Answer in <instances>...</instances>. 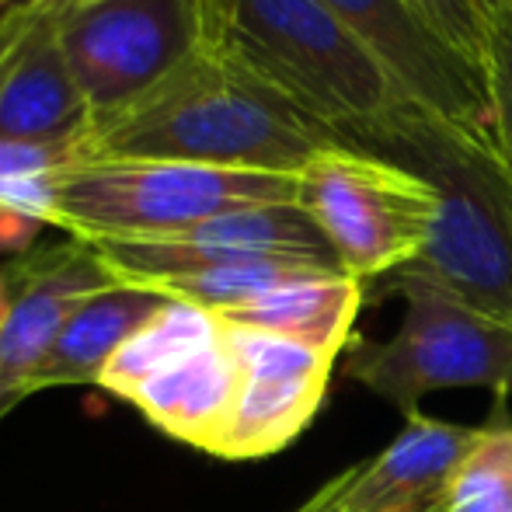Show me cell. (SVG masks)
<instances>
[{
    "label": "cell",
    "mask_w": 512,
    "mask_h": 512,
    "mask_svg": "<svg viewBox=\"0 0 512 512\" xmlns=\"http://www.w3.org/2000/svg\"><path fill=\"white\" fill-rule=\"evenodd\" d=\"M443 512H446V509H443Z\"/></svg>",
    "instance_id": "26"
},
{
    "label": "cell",
    "mask_w": 512,
    "mask_h": 512,
    "mask_svg": "<svg viewBox=\"0 0 512 512\" xmlns=\"http://www.w3.org/2000/svg\"><path fill=\"white\" fill-rule=\"evenodd\" d=\"M446 512H512V425H488L453 471Z\"/></svg>",
    "instance_id": "19"
},
{
    "label": "cell",
    "mask_w": 512,
    "mask_h": 512,
    "mask_svg": "<svg viewBox=\"0 0 512 512\" xmlns=\"http://www.w3.org/2000/svg\"><path fill=\"white\" fill-rule=\"evenodd\" d=\"M297 203L359 283L415 262L436 223V192L429 182L345 143L324 147L300 171Z\"/></svg>",
    "instance_id": "6"
},
{
    "label": "cell",
    "mask_w": 512,
    "mask_h": 512,
    "mask_svg": "<svg viewBox=\"0 0 512 512\" xmlns=\"http://www.w3.org/2000/svg\"><path fill=\"white\" fill-rule=\"evenodd\" d=\"M335 140L415 171L436 192L429 244L401 272L512 324V175L499 150L405 98Z\"/></svg>",
    "instance_id": "2"
},
{
    "label": "cell",
    "mask_w": 512,
    "mask_h": 512,
    "mask_svg": "<svg viewBox=\"0 0 512 512\" xmlns=\"http://www.w3.org/2000/svg\"><path fill=\"white\" fill-rule=\"evenodd\" d=\"M314 272H338V269H321V265L307 262H241V265H220V269L192 272L182 279H168V283L154 286L164 297L185 300L213 314H227L251 300L265 297V293L279 290V286L293 283V279L314 276Z\"/></svg>",
    "instance_id": "18"
},
{
    "label": "cell",
    "mask_w": 512,
    "mask_h": 512,
    "mask_svg": "<svg viewBox=\"0 0 512 512\" xmlns=\"http://www.w3.org/2000/svg\"><path fill=\"white\" fill-rule=\"evenodd\" d=\"M405 297V324L384 345L356 342L345 373L415 415L418 398L443 387H485L495 405L512 391V324L485 317L425 279L394 272Z\"/></svg>",
    "instance_id": "5"
},
{
    "label": "cell",
    "mask_w": 512,
    "mask_h": 512,
    "mask_svg": "<svg viewBox=\"0 0 512 512\" xmlns=\"http://www.w3.org/2000/svg\"><path fill=\"white\" fill-rule=\"evenodd\" d=\"M237 387H241V370H237V359L227 342V324H223L220 342L143 380L140 387L129 391L126 401H133L150 422L161 425L175 439L216 453V443L234 411Z\"/></svg>",
    "instance_id": "14"
},
{
    "label": "cell",
    "mask_w": 512,
    "mask_h": 512,
    "mask_svg": "<svg viewBox=\"0 0 512 512\" xmlns=\"http://www.w3.org/2000/svg\"><path fill=\"white\" fill-rule=\"evenodd\" d=\"M488 74L495 108V133H499V154L512 175V4L488 0L485 4V53H481Z\"/></svg>",
    "instance_id": "20"
},
{
    "label": "cell",
    "mask_w": 512,
    "mask_h": 512,
    "mask_svg": "<svg viewBox=\"0 0 512 512\" xmlns=\"http://www.w3.org/2000/svg\"><path fill=\"white\" fill-rule=\"evenodd\" d=\"M450 46L481 60L485 53V0H408Z\"/></svg>",
    "instance_id": "21"
},
{
    "label": "cell",
    "mask_w": 512,
    "mask_h": 512,
    "mask_svg": "<svg viewBox=\"0 0 512 512\" xmlns=\"http://www.w3.org/2000/svg\"><path fill=\"white\" fill-rule=\"evenodd\" d=\"M60 46L91 122L105 119L206 46L203 0H67Z\"/></svg>",
    "instance_id": "7"
},
{
    "label": "cell",
    "mask_w": 512,
    "mask_h": 512,
    "mask_svg": "<svg viewBox=\"0 0 512 512\" xmlns=\"http://www.w3.org/2000/svg\"><path fill=\"white\" fill-rule=\"evenodd\" d=\"M67 0L0 18V143H81L91 112L60 46Z\"/></svg>",
    "instance_id": "11"
},
{
    "label": "cell",
    "mask_w": 512,
    "mask_h": 512,
    "mask_svg": "<svg viewBox=\"0 0 512 512\" xmlns=\"http://www.w3.org/2000/svg\"><path fill=\"white\" fill-rule=\"evenodd\" d=\"M88 244H95L115 279L136 286H161L168 279L241 262H307L345 272L328 237L300 203L234 209L175 237Z\"/></svg>",
    "instance_id": "9"
},
{
    "label": "cell",
    "mask_w": 512,
    "mask_h": 512,
    "mask_svg": "<svg viewBox=\"0 0 512 512\" xmlns=\"http://www.w3.org/2000/svg\"><path fill=\"white\" fill-rule=\"evenodd\" d=\"M223 338V321L213 310H203L185 300H168L161 314H154L105 366L98 387L129 398L133 387L157 377L168 366L196 356Z\"/></svg>",
    "instance_id": "17"
},
{
    "label": "cell",
    "mask_w": 512,
    "mask_h": 512,
    "mask_svg": "<svg viewBox=\"0 0 512 512\" xmlns=\"http://www.w3.org/2000/svg\"><path fill=\"white\" fill-rule=\"evenodd\" d=\"M112 283V269L81 237L18 265L0 304V422L35 394V377L77 300Z\"/></svg>",
    "instance_id": "12"
},
{
    "label": "cell",
    "mask_w": 512,
    "mask_h": 512,
    "mask_svg": "<svg viewBox=\"0 0 512 512\" xmlns=\"http://www.w3.org/2000/svg\"><path fill=\"white\" fill-rule=\"evenodd\" d=\"M300 199V175L178 161H77L56 171L53 227L81 241H154L213 216Z\"/></svg>",
    "instance_id": "4"
},
{
    "label": "cell",
    "mask_w": 512,
    "mask_h": 512,
    "mask_svg": "<svg viewBox=\"0 0 512 512\" xmlns=\"http://www.w3.org/2000/svg\"><path fill=\"white\" fill-rule=\"evenodd\" d=\"M478 432L415 411L384 453L338 474L335 512H443L453 471Z\"/></svg>",
    "instance_id": "13"
},
{
    "label": "cell",
    "mask_w": 512,
    "mask_h": 512,
    "mask_svg": "<svg viewBox=\"0 0 512 512\" xmlns=\"http://www.w3.org/2000/svg\"><path fill=\"white\" fill-rule=\"evenodd\" d=\"M206 46L331 133L401 102L373 53L324 0H203Z\"/></svg>",
    "instance_id": "3"
},
{
    "label": "cell",
    "mask_w": 512,
    "mask_h": 512,
    "mask_svg": "<svg viewBox=\"0 0 512 512\" xmlns=\"http://www.w3.org/2000/svg\"><path fill=\"white\" fill-rule=\"evenodd\" d=\"M81 161L77 143H0V182L21 175H49Z\"/></svg>",
    "instance_id": "22"
},
{
    "label": "cell",
    "mask_w": 512,
    "mask_h": 512,
    "mask_svg": "<svg viewBox=\"0 0 512 512\" xmlns=\"http://www.w3.org/2000/svg\"><path fill=\"white\" fill-rule=\"evenodd\" d=\"M227 342L241 370V387L213 457L258 460L279 453L317 415L335 356L293 338L234 324H227Z\"/></svg>",
    "instance_id": "10"
},
{
    "label": "cell",
    "mask_w": 512,
    "mask_h": 512,
    "mask_svg": "<svg viewBox=\"0 0 512 512\" xmlns=\"http://www.w3.org/2000/svg\"><path fill=\"white\" fill-rule=\"evenodd\" d=\"M485 4H488V0H485ZM506 4H512V0H506Z\"/></svg>",
    "instance_id": "25"
},
{
    "label": "cell",
    "mask_w": 512,
    "mask_h": 512,
    "mask_svg": "<svg viewBox=\"0 0 512 512\" xmlns=\"http://www.w3.org/2000/svg\"><path fill=\"white\" fill-rule=\"evenodd\" d=\"M35 4H53V0H14V7H35Z\"/></svg>",
    "instance_id": "23"
},
{
    "label": "cell",
    "mask_w": 512,
    "mask_h": 512,
    "mask_svg": "<svg viewBox=\"0 0 512 512\" xmlns=\"http://www.w3.org/2000/svg\"><path fill=\"white\" fill-rule=\"evenodd\" d=\"M11 7H14V0H0V18H4V14L11 11Z\"/></svg>",
    "instance_id": "24"
},
{
    "label": "cell",
    "mask_w": 512,
    "mask_h": 512,
    "mask_svg": "<svg viewBox=\"0 0 512 512\" xmlns=\"http://www.w3.org/2000/svg\"><path fill=\"white\" fill-rule=\"evenodd\" d=\"M359 307H363L359 279H352L349 272H314V276L293 279L251 304L216 317L234 328H255L293 338V342H304L310 349L338 359L349 345Z\"/></svg>",
    "instance_id": "16"
},
{
    "label": "cell",
    "mask_w": 512,
    "mask_h": 512,
    "mask_svg": "<svg viewBox=\"0 0 512 512\" xmlns=\"http://www.w3.org/2000/svg\"><path fill=\"white\" fill-rule=\"evenodd\" d=\"M168 300L171 297H164L154 286L122 283V279L81 297L63 321L42 373L35 377V394L46 391V387L98 384L115 352L150 317L161 314Z\"/></svg>",
    "instance_id": "15"
},
{
    "label": "cell",
    "mask_w": 512,
    "mask_h": 512,
    "mask_svg": "<svg viewBox=\"0 0 512 512\" xmlns=\"http://www.w3.org/2000/svg\"><path fill=\"white\" fill-rule=\"evenodd\" d=\"M331 143V129L203 46L140 98L91 122L77 154L300 175Z\"/></svg>",
    "instance_id": "1"
},
{
    "label": "cell",
    "mask_w": 512,
    "mask_h": 512,
    "mask_svg": "<svg viewBox=\"0 0 512 512\" xmlns=\"http://www.w3.org/2000/svg\"><path fill=\"white\" fill-rule=\"evenodd\" d=\"M387 70L398 95L499 150L485 63L443 39L408 0H324Z\"/></svg>",
    "instance_id": "8"
}]
</instances>
